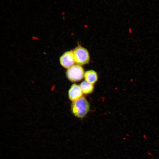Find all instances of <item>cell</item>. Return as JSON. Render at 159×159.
Segmentation results:
<instances>
[{"label": "cell", "mask_w": 159, "mask_h": 159, "mask_svg": "<svg viewBox=\"0 0 159 159\" xmlns=\"http://www.w3.org/2000/svg\"><path fill=\"white\" fill-rule=\"evenodd\" d=\"M84 71L81 66L74 64L67 69L66 75L68 79L72 82L80 81L84 77Z\"/></svg>", "instance_id": "3"}, {"label": "cell", "mask_w": 159, "mask_h": 159, "mask_svg": "<svg viewBox=\"0 0 159 159\" xmlns=\"http://www.w3.org/2000/svg\"><path fill=\"white\" fill-rule=\"evenodd\" d=\"M89 108V104L84 97L73 101L71 105L72 113L76 117L79 118L84 117L88 112Z\"/></svg>", "instance_id": "1"}, {"label": "cell", "mask_w": 159, "mask_h": 159, "mask_svg": "<svg viewBox=\"0 0 159 159\" xmlns=\"http://www.w3.org/2000/svg\"><path fill=\"white\" fill-rule=\"evenodd\" d=\"M84 77L85 81L93 85L97 81L98 79L97 72L92 70L86 71L84 73Z\"/></svg>", "instance_id": "6"}, {"label": "cell", "mask_w": 159, "mask_h": 159, "mask_svg": "<svg viewBox=\"0 0 159 159\" xmlns=\"http://www.w3.org/2000/svg\"><path fill=\"white\" fill-rule=\"evenodd\" d=\"M73 52L75 62L77 64L81 66L89 62L90 55L87 49L78 46L73 50Z\"/></svg>", "instance_id": "2"}, {"label": "cell", "mask_w": 159, "mask_h": 159, "mask_svg": "<svg viewBox=\"0 0 159 159\" xmlns=\"http://www.w3.org/2000/svg\"><path fill=\"white\" fill-rule=\"evenodd\" d=\"M83 93L87 94L92 93L94 90L93 84L86 81L82 82L80 85Z\"/></svg>", "instance_id": "7"}, {"label": "cell", "mask_w": 159, "mask_h": 159, "mask_svg": "<svg viewBox=\"0 0 159 159\" xmlns=\"http://www.w3.org/2000/svg\"><path fill=\"white\" fill-rule=\"evenodd\" d=\"M83 92L79 85L74 84L71 87L68 92V96L69 99L73 101L82 97Z\"/></svg>", "instance_id": "5"}, {"label": "cell", "mask_w": 159, "mask_h": 159, "mask_svg": "<svg viewBox=\"0 0 159 159\" xmlns=\"http://www.w3.org/2000/svg\"><path fill=\"white\" fill-rule=\"evenodd\" d=\"M59 61L61 65L68 69L74 65L75 62L73 50L67 51L60 57Z\"/></svg>", "instance_id": "4"}]
</instances>
